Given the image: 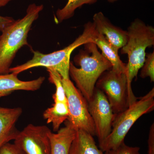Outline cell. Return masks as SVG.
Segmentation results:
<instances>
[{"label":"cell","instance_id":"6da1fadb","mask_svg":"<svg viewBox=\"0 0 154 154\" xmlns=\"http://www.w3.org/2000/svg\"><path fill=\"white\" fill-rule=\"evenodd\" d=\"M74 58L78 68L70 62L69 75L88 101L92 97L96 83L104 72L112 69L111 63L101 53L95 43L88 42Z\"/></svg>","mask_w":154,"mask_h":154},{"label":"cell","instance_id":"7a4b0ae2","mask_svg":"<svg viewBox=\"0 0 154 154\" xmlns=\"http://www.w3.org/2000/svg\"><path fill=\"white\" fill-rule=\"evenodd\" d=\"M43 5L30 4L22 19L15 20L0 35V75L10 73V70L17 53L25 45H29L28 33L33 23L43 10Z\"/></svg>","mask_w":154,"mask_h":154},{"label":"cell","instance_id":"3957f363","mask_svg":"<svg viewBox=\"0 0 154 154\" xmlns=\"http://www.w3.org/2000/svg\"><path fill=\"white\" fill-rule=\"evenodd\" d=\"M97 32L93 22H88L84 26L82 33L71 44L63 49L49 54H43L32 50L33 57L30 60L20 65L11 67L10 72L19 75L27 70L36 67L43 66L55 70L62 78L69 79V69L72 52L77 48L88 43L94 42Z\"/></svg>","mask_w":154,"mask_h":154},{"label":"cell","instance_id":"277c9868","mask_svg":"<svg viewBox=\"0 0 154 154\" xmlns=\"http://www.w3.org/2000/svg\"><path fill=\"white\" fill-rule=\"evenodd\" d=\"M127 41L122 48V54L128 57L126 64V75L129 85L137 76L139 70L143 66L146 57V50L154 44V28L146 25L139 19L134 20L128 30Z\"/></svg>","mask_w":154,"mask_h":154},{"label":"cell","instance_id":"5b68a950","mask_svg":"<svg viewBox=\"0 0 154 154\" xmlns=\"http://www.w3.org/2000/svg\"><path fill=\"white\" fill-rule=\"evenodd\" d=\"M154 109V88L138 100L130 105L126 110L116 114L110 134L99 146L105 152L117 148L124 142L125 138L135 122L144 114Z\"/></svg>","mask_w":154,"mask_h":154},{"label":"cell","instance_id":"8992f818","mask_svg":"<svg viewBox=\"0 0 154 154\" xmlns=\"http://www.w3.org/2000/svg\"><path fill=\"white\" fill-rule=\"evenodd\" d=\"M96 88L105 94L113 113H120L137 100L129 85L126 73L112 69L104 72L96 83Z\"/></svg>","mask_w":154,"mask_h":154},{"label":"cell","instance_id":"52a82bcc","mask_svg":"<svg viewBox=\"0 0 154 154\" xmlns=\"http://www.w3.org/2000/svg\"><path fill=\"white\" fill-rule=\"evenodd\" d=\"M69 111L67 121L75 129H81L96 135L94 122L88 110V102L69 79L62 78Z\"/></svg>","mask_w":154,"mask_h":154},{"label":"cell","instance_id":"ba28073f","mask_svg":"<svg viewBox=\"0 0 154 154\" xmlns=\"http://www.w3.org/2000/svg\"><path fill=\"white\" fill-rule=\"evenodd\" d=\"M88 110L94 122L99 143L110 134L116 114L105 94L95 87L92 97L88 101Z\"/></svg>","mask_w":154,"mask_h":154},{"label":"cell","instance_id":"9c48e42d","mask_svg":"<svg viewBox=\"0 0 154 154\" xmlns=\"http://www.w3.org/2000/svg\"><path fill=\"white\" fill-rule=\"evenodd\" d=\"M50 131L45 125L28 124L19 131L14 143L25 154H50Z\"/></svg>","mask_w":154,"mask_h":154},{"label":"cell","instance_id":"30bf717a","mask_svg":"<svg viewBox=\"0 0 154 154\" xmlns=\"http://www.w3.org/2000/svg\"><path fill=\"white\" fill-rule=\"evenodd\" d=\"M93 23L96 32L105 36L111 44L119 50L127 41V32L113 25L102 12L94 14Z\"/></svg>","mask_w":154,"mask_h":154},{"label":"cell","instance_id":"8fae6325","mask_svg":"<svg viewBox=\"0 0 154 154\" xmlns=\"http://www.w3.org/2000/svg\"><path fill=\"white\" fill-rule=\"evenodd\" d=\"M22 112L21 107L8 108L0 106V148L17 137L19 131L16 124Z\"/></svg>","mask_w":154,"mask_h":154},{"label":"cell","instance_id":"7c38bea8","mask_svg":"<svg viewBox=\"0 0 154 154\" xmlns=\"http://www.w3.org/2000/svg\"><path fill=\"white\" fill-rule=\"evenodd\" d=\"M45 80L43 76L31 81L19 79L18 75L10 72L0 75V99L9 96L15 91H35L40 89Z\"/></svg>","mask_w":154,"mask_h":154},{"label":"cell","instance_id":"4fadbf2b","mask_svg":"<svg viewBox=\"0 0 154 154\" xmlns=\"http://www.w3.org/2000/svg\"><path fill=\"white\" fill-rule=\"evenodd\" d=\"M65 126L59 129L57 133L50 131L48 134L51 145L50 154H69L76 130L67 120Z\"/></svg>","mask_w":154,"mask_h":154},{"label":"cell","instance_id":"5bb4252c","mask_svg":"<svg viewBox=\"0 0 154 154\" xmlns=\"http://www.w3.org/2000/svg\"><path fill=\"white\" fill-rule=\"evenodd\" d=\"M94 43L102 51V54L112 65L111 69L119 73H126V64L120 59L119 49L111 44L105 36L97 32Z\"/></svg>","mask_w":154,"mask_h":154},{"label":"cell","instance_id":"9a60e30c","mask_svg":"<svg viewBox=\"0 0 154 154\" xmlns=\"http://www.w3.org/2000/svg\"><path fill=\"white\" fill-rule=\"evenodd\" d=\"M69 154H105L98 148L93 136L85 131L76 130Z\"/></svg>","mask_w":154,"mask_h":154},{"label":"cell","instance_id":"2e32d148","mask_svg":"<svg viewBox=\"0 0 154 154\" xmlns=\"http://www.w3.org/2000/svg\"><path fill=\"white\" fill-rule=\"evenodd\" d=\"M69 116L68 103L63 102H54L52 106L48 108L43 113V118L46 119L48 124H52L54 132H57Z\"/></svg>","mask_w":154,"mask_h":154},{"label":"cell","instance_id":"e0dca14e","mask_svg":"<svg viewBox=\"0 0 154 154\" xmlns=\"http://www.w3.org/2000/svg\"><path fill=\"white\" fill-rule=\"evenodd\" d=\"M110 2H114L117 0H107ZM97 0H68L63 8L58 9L56 13L55 21L57 23L70 19L74 16L75 11L78 8L86 4L96 2Z\"/></svg>","mask_w":154,"mask_h":154},{"label":"cell","instance_id":"ac0fdd59","mask_svg":"<svg viewBox=\"0 0 154 154\" xmlns=\"http://www.w3.org/2000/svg\"><path fill=\"white\" fill-rule=\"evenodd\" d=\"M48 73V80L55 86L56 91L53 95L54 102H60L67 103V100L62 83V77L55 70L47 69Z\"/></svg>","mask_w":154,"mask_h":154},{"label":"cell","instance_id":"d6986e66","mask_svg":"<svg viewBox=\"0 0 154 154\" xmlns=\"http://www.w3.org/2000/svg\"><path fill=\"white\" fill-rule=\"evenodd\" d=\"M140 76L143 79L149 77L151 82H154V51L146 54L145 60L141 67Z\"/></svg>","mask_w":154,"mask_h":154},{"label":"cell","instance_id":"ffe728a7","mask_svg":"<svg viewBox=\"0 0 154 154\" xmlns=\"http://www.w3.org/2000/svg\"><path fill=\"white\" fill-rule=\"evenodd\" d=\"M140 148L139 147L129 146L124 142L116 148L104 152L105 154H140Z\"/></svg>","mask_w":154,"mask_h":154},{"label":"cell","instance_id":"44dd1931","mask_svg":"<svg viewBox=\"0 0 154 154\" xmlns=\"http://www.w3.org/2000/svg\"><path fill=\"white\" fill-rule=\"evenodd\" d=\"M0 154H25L14 143L5 144L0 148Z\"/></svg>","mask_w":154,"mask_h":154},{"label":"cell","instance_id":"7402d4cb","mask_svg":"<svg viewBox=\"0 0 154 154\" xmlns=\"http://www.w3.org/2000/svg\"><path fill=\"white\" fill-rule=\"evenodd\" d=\"M148 154H154V123L152 124L149 131L148 140Z\"/></svg>","mask_w":154,"mask_h":154},{"label":"cell","instance_id":"603a6c76","mask_svg":"<svg viewBox=\"0 0 154 154\" xmlns=\"http://www.w3.org/2000/svg\"><path fill=\"white\" fill-rule=\"evenodd\" d=\"M15 20L12 17L0 16V31H2L5 28L13 23Z\"/></svg>","mask_w":154,"mask_h":154},{"label":"cell","instance_id":"cb8c5ba5","mask_svg":"<svg viewBox=\"0 0 154 154\" xmlns=\"http://www.w3.org/2000/svg\"><path fill=\"white\" fill-rule=\"evenodd\" d=\"M12 0H0V8L7 5Z\"/></svg>","mask_w":154,"mask_h":154},{"label":"cell","instance_id":"d4e9b609","mask_svg":"<svg viewBox=\"0 0 154 154\" xmlns=\"http://www.w3.org/2000/svg\"><path fill=\"white\" fill-rule=\"evenodd\" d=\"M152 1H153V0H152Z\"/></svg>","mask_w":154,"mask_h":154}]
</instances>
